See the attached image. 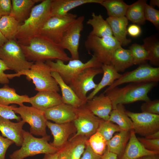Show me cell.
I'll list each match as a JSON object with an SVG mask.
<instances>
[{
    "instance_id": "14",
    "label": "cell",
    "mask_w": 159,
    "mask_h": 159,
    "mask_svg": "<svg viewBox=\"0 0 159 159\" xmlns=\"http://www.w3.org/2000/svg\"><path fill=\"white\" fill-rule=\"evenodd\" d=\"M132 122L135 133L145 137L159 131V115L145 112L136 113L126 110Z\"/></svg>"
},
{
    "instance_id": "24",
    "label": "cell",
    "mask_w": 159,
    "mask_h": 159,
    "mask_svg": "<svg viewBox=\"0 0 159 159\" xmlns=\"http://www.w3.org/2000/svg\"><path fill=\"white\" fill-rule=\"evenodd\" d=\"M111 29L113 36L121 44L126 46L131 42L127 38L128 20L125 16L120 17H108L106 20Z\"/></svg>"
},
{
    "instance_id": "49",
    "label": "cell",
    "mask_w": 159,
    "mask_h": 159,
    "mask_svg": "<svg viewBox=\"0 0 159 159\" xmlns=\"http://www.w3.org/2000/svg\"><path fill=\"white\" fill-rule=\"evenodd\" d=\"M117 155L113 153L110 152L107 150L105 153L99 159H117Z\"/></svg>"
},
{
    "instance_id": "3",
    "label": "cell",
    "mask_w": 159,
    "mask_h": 159,
    "mask_svg": "<svg viewBox=\"0 0 159 159\" xmlns=\"http://www.w3.org/2000/svg\"><path fill=\"white\" fill-rule=\"evenodd\" d=\"M157 82L130 83L123 87H115L105 90L104 93L110 98L112 109L119 104H127L139 101L150 100L148 94Z\"/></svg>"
},
{
    "instance_id": "28",
    "label": "cell",
    "mask_w": 159,
    "mask_h": 159,
    "mask_svg": "<svg viewBox=\"0 0 159 159\" xmlns=\"http://www.w3.org/2000/svg\"><path fill=\"white\" fill-rule=\"evenodd\" d=\"M41 0H12V8L10 16L19 23L28 17L29 13L35 3Z\"/></svg>"
},
{
    "instance_id": "5",
    "label": "cell",
    "mask_w": 159,
    "mask_h": 159,
    "mask_svg": "<svg viewBox=\"0 0 159 159\" xmlns=\"http://www.w3.org/2000/svg\"><path fill=\"white\" fill-rule=\"evenodd\" d=\"M23 137L21 148L10 155V159H24L39 154L55 153L59 150L48 143L50 136L48 135L42 138H37L30 132L23 130Z\"/></svg>"
},
{
    "instance_id": "44",
    "label": "cell",
    "mask_w": 159,
    "mask_h": 159,
    "mask_svg": "<svg viewBox=\"0 0 159 159\" xmlns=\"http://www.w3.org/2000/svg\"><path fill=\"white\" fill-rule=\"evenodd\" d=\"M14 143L12 141L0 135V159H5L7 149Z\"/></svg>"
},
{
    "instance_id": "9",
    "label": "cell",
    "mask_w": 159,
    "mask_h": 159,
    "mask_svg": "<svg viewBox=\"0 0 159 159\" xmlns=\"http://www.w3.org/2000/svg\"><path fill=\"white\" fill-rule=\"evenodd\" d=\"M159 81V67H153L145 63L139 65L136 69L122 74L105 90L111 89L126 83L158 82Z\"/></svg>"
},
{
    "instance_id": "39",
    "label": "cell",
    "mask_w": 159,
    "mask_h": 159,
    "mask_svg": "<svg viewBox=\"0 0 159 159\" xmlns=\"http://www.w3.org/2000/svg\"><path fill=\"white\" fill-rule=\"evenodd\" d=\"M122 130L117 124L109 120H103L100 122L97 132L101 134L108 141L113 137L114 133Z\"/></svg>"
},
{
    "instance_id": "10",
    "label": "cell",
    "mask_w": 159,
    "mask_h": 159,
    "mask_svg": "<svg viewBox=\"0 0 159 159\" xmlns=\"http://www.w3.org/2000/svg\"><path fill=\"white\" fill-rule=\"evenodd\" d=\"M77 15L66 14L50 16L41 29L40 34L59 44L65 31L77 18Z\"/></svg>"
},
{
    "instance_id": "12",
    "label": "cell",
    "mask_w": 159,
    "mask_h": 159,
    "mask_svg": "<svg viewBox=\"0 0 159 159\" xmlns=\"http://www.w3.org/2000/svg\"><path fill=\"white\" fill-rule=\"evenodd\" d=\"M103 73L100 67H90L83 70L68 85L77 96L84 102L87 101V94L97 86L94 79L97 75Z\"/></svg>"
},
{
    "instance_id": "31",
    "label": "cell",
    "mask_w": 159,
    "mask_h": 159,
    "mask_svg": "<svg viewBox=\"0 0 159 159\" xmlns=\"http://www.w3.org/2000/svg\"><path fill=\"white\" fill-rule=\"evenodd\" d=\"M29 97L27 95H20L17 94L14 88L10 87L7 84L4 85L0 88V104L8 106L11 104L22 105L24 102H29Z\"/></svg>"
},
{
    "instance_id": "35",
    "label": "cell",
    "mask_w": 159,
    "mask_h": 159,
    "mask_svg": "<svg viewBox=\"0 0 159 159\" xmlns=\"http://www.w3.org/2000/svg\"><path fill=\"white\" fill-rule=\"evenodd\" d=\"M100 5L106 9L108 17H112L125 16L129 5L122 0H103Z\"/></svg>"
},
{
    "instance_id": "47",
    "label": "cell",
    "mask_w": 159,
    "mask_h": 159,
    "mask_svg": "<svg viewBox=\"0 0 159 159\" xmlns=\"http://www.w3.org/2000/svg\"><path fill=\"white\" fill-rule=\"evenodd\" d=\"M9 70L4 63L0 59V84H7L9 82L7 74H5L4 72Z\"/></svg>"
},
{
    "instance_id": "33",
    "label": "cell",
    "mask_w": 159,
    "mask_h": 159,
    "mask_svg": "<svg viewBox=\"0 0 159 159\" xmlns=\"http://www.w3.org/2000/svg\"><path fill=\"white\" fill-rule=\"evenodd\" d=\"M146 2L145 0H139L129 5L125 16L127 19L134 24H143L146 21L145 8Z\"/></svg>"
},
{
    "instance_id": "17",
    "label": "cell",
    "mask_w": 159,
    "mask_h": 159,
    "mask_svg": "<svg viewBox=\"0 0 159 159\" xmlns=\"http://www.w3.org/2000/svg\"><path fill=\"white\" fill-rule=\"evenodd\" d=\"M44 111L47 120L57 123L73 122L76 116V108L63 102Z\"/></svg>"
},
{
    "instance_id": "46",
    "label": "cell",
    "mask_w": 159,
    "mask_h": 159,
    "mask_svg": "<svg viewBox=\"0 0 159 159\" xmlns=\"http://www.w3.org/2000/svg\"><path fill=\"white\" fill-rule=\"evenodd\" d=\"M87 140L85 150L80 159H99L101 156L95 154L93 151L88 143Z\"/></svg>"
},
{
    "instance_id": "6",
    "label": "cell",
    "mask_w": 159,
    "mask_h": 159,
    "mask_svg": "<svg viewBox=\"0 0 159 159\" xmlns=\"http://www.w3.org/2000/svg\"><path fill=\"white\" fill-rule=\"evenodd\" d=\"M54 62L48 60L45 62L52 71L57 72L64 81L69 85L73 79L85 69L90 67H100L102 64L93 55L86 62L84 63L79 59H71L67 64L60 59Z\"/></svg>"
},
{
    "instance_id": "4",
    "label": "cell",
    "mask_w": 159,
    "mask_h": 159,
    "mask_svg": "<svg viewBox=\"0 0 159 159\" xmlns=\"http://www.w3.org/2000/svg\"><path fill=\"white\" fill-rule=\"evenodd\" d=\"M50 67L45 62H34L30 69L13 74H7L9 79L21 75L26 76L27 80H32L35 88L38 91H50L58 92L60 89L58 83L52 76Z\"/></svg>"
},
{
    "instance_id": "40",
    "label": "cell",
    "mask_w": 159,
    "mask_h": 159,
    "mask_svg": "<svg viewBox=\"0 0 159 159\" xmlns=\"http://www.w3.org/2000/svg\"><path fill=\"white\" fill-rule=\"evenodd\" d=\"M145 20L150 21L157 29H159V10L146 3L145 8Z\"/></svg>"
},
{
    "instance_id": "13",
    "label": "cell",
    "mask_w": 159,
    "mask_h": 159,
    "mask_svg": "<svg viewBox=\"0 0 159 159\" xmlns=\"http://www.w3.org/2000/svg\"><path fill=\"white\" fill-rule=\"evenodd\" d=\"M85 104L76 108V117L73 122L77 132L72 138L82 135L88 139L97 132L102 120L90 111Z\"/></svg>"
},
{
    "instance_id": "8",
    "label": "cell",
    "mask_w": 159,
    "mask_h": 159,
    "mask_svg": "<svg viewBox=\"0 0 159 159\" xmlns=\"http://www.w3.org/2000/svg\"><path fill=\"white\" fill-rule=\"evenodd\" d=\"M0 59L9 70L16 73L30 69L34 63L27 60L19 44L15 39L8 40L0 47Z\"/></svg>"
},
{
    "instance_id": "38",
    "label": "cell",
    "mask_w": 159,
    "mask_h": 159,
    "mask_svg": "<svg viewBox=\"0 0 159 159\" xmlns=\"http://www.w3.org/2000/svg\"><path fill=\"white\" fill-rule=\"evenodd\" d=\"M129 49L132 55L133 64L140 65L148 60V53L143 45L133 44L130 47Z\"/></svg>"
},
{
    "instance_id": "18",
    "label": "cell",
    "mask_w": 159,
    "mask_h": 159,
    "mask_svg": "<svg viewBox=\"0 0 159 159\" xmlns=\"http://www.w3.org/2000/svg\"><path fill=\"white\" fill-rule=\"evenodd\" d=\"M85 105L94 115L103 120H109L112 107L110 98L105 94L95 95L87 100Z\"/></svg>"
},
{
    "instance_id": "42",
    "label": "cell",
    "mask_w": 159,
    "mask_h": 159,
    "mask_svg": "<svg viewBox=\"0 0 159 159\" xmlns=\"http://www.w3.org/2000/svg\"><path fill=\"white\" fill-rule=\"evenodd\" d=\"M16 106L15 105L6 106L0 104V116L9 120L15 119L18 122L21 120L20 117L17 116L13 110Z\"/></svg>"
},
{
    "instance_id": "16",
    "label": "cell",
    "mask_w": 159,
    "mask_h": 159,
    "mask_svg": "<svg viewBox=\"0 0 159 159\" xmlns=\"http://www.w3.org/2000/svg\"><path fill=\"white\" fill-rule=\"evenodd\" d=\"M46 125L53 137V142L50 143L59 149L66 144L70 135L74 134L77 132L73 122L59 124L52 123L47 120Z\"/></svg>"
},
{
    "instance_id": "55",
    "label": "cell",
    "mask_w": 159,
    "mask_h": 159,
    "mask_svg": "<svg viewBox=\"0 0 159 159\" xmlns=\"http://www.w3.org/2000/svg\"><path fill=\"white\" fill-rule=\"evenodd\" d=\"M1 16L0 15V18H1Z\"/></svg>"
},
{
    "instance_id": "20",
    "label": "cell",
    "mask_w": 159,
    "mask_h": 159,
    "mask_svg": "<svg viewBox=\"0 0 159 159\" xmlns=\"http://www.w3.org/2000/svg\"><path fill=\"white\" fill-rule=\"evenodd\" d=\"M0 116V131L2 136L13 141L18 146L23 142V127L25 122L22 120L17 122Z\"/></svg>"
},
{
    "instance_id": "45",
    "label": "cell",
    "mask_w": 159,
    "mask_h": 159,
    "mask_svg": "<svg viewBox=\"0 0 159 159\" xmlns=\"http://www.w3.org/2000/svg\"><path fill=\"white\" fill-rule=\"evenodd\" d=\"M11 0H0V15L1 16L10 15L11 10Z\"/></svg>"
},
{
    "instance_id": "54",
    "label": "cell",
    "mask_w": 159,
    "mask_h": 159,
    "mask_svg": "<svg viewBox=\"0 0 159 159\" xmlns=\"http://www.w3.org/2000/svg\"><path fill=\"white\" fill-rule=\"evenodd\" d=\"M150 6L153 7L155 6L159 7V0H151L150 1Z\"/></svg>"
},
{
    "instance_id": "51",
    "label": "cell",
    "mask_w": 159,
    "mask_h": 159,
    "mask_svg": "<svg viewBox=\"0 0 159 159\" xmlns=\"http://www.w3.org/2000/svg\"><path fill=\"white\" fill-rule=\"evenodd\" d=\"M145 138L150 139H159V131L150 134Z\"/></svg>"
},
{
    "instance_id": "36",
    "label": "cell",
    "mask_w": 159,
    "mask_h": 159,
    "mask_svg": "<svg viewBox=\"0 0 159 159\" xmlns=\"http://www.w3.org/2000/svg\"><path fill=\"white\" fill-rule=\"evenodd\" d=\"M143 45L147 50L150 63L155 66H159V41L154 37L143 39Z\"/></svg>"
},
{
    "instance_id": "15",
    "label": "cell",
    "mask_w": 159,
    "mask_h": 159,
    "mask_svg": "<svg viewBox=\"0 0 159 159\" xmlns=\"http://www.w3.org/2000/svg\"><path fill=\"white\" fill-rule=\"evenodd\" d=\"M85 19L84 16L77 18L64 32L59 44L64 49L69 52L71 59L79 58L78 48Z\"/></svg>"
},
{
    "instance_id": "19",
    "label": "cell",
    "mask_w": 159,
    "mask_h": 159,
    "mask_svg": "<svg viewBox=\"0 0 159 159\" xmlns=\"http://www.w3.org/2000/svg\"><path fill=\"white\" fill-rule=\"evenodd\" d=\"M88 138L83 136L71 137L59 150V159H80L85 148Z\"/></svg>"
},
{
    "instance_id": "23",
    "label": "cell",
    "mask_w": 159,
    "mask_h": 159,
    "mask_svg": "<svg viewBox=\"0 0 159 159\" xmlns=\"http://www.w3.org/2000/svg\"><path fill=\"white\" fill-rule=\"evenodd\" d=\"M103 0H52L50 16L67 14L72 9L89 3L100 4Z\"/></svg>"
},
{
    "instance_id": "2",
    "label": "cell",
    "mask_w": 159,
    "mask_h": 159,
    "mask_svg": "<svg viewBox=\"0 0 159 159\" xmlns=\"http://www.w3.org/2000/svg\"><path fill=\"white\" fill-rule=\"evenodd\" d=\"M51 1L43 0L33 7L28 17L19 26L15 38L19 44H25L39 34L44 25L50 17Z\"/></svg>"
},
{
    "instance_id": "43",
    "label": "cell",
    "mask_w": 159,
    "mask_h": 159,
    "mask_svg": "<svg viewBox=\"0 0 159 159\" xmlns=\"http://www.w3.org/2000/svg\"><path fill=\"white\" fill-rule=\"evenodd\" d=\"M138 140L146 149L159 152V139H150L145 137H138Z\"/></svg>"
},
{
    "instance_id": "11",
    "label": "cell",
    "mask_w": 159,
    "mask_h": 159,
    "mask_svg": "<svg viewBox=\"0 0 159 159\" xmlns=\"http://www.w3.org/2000/svg\"><path fill=\"white\" fill-rule=\"evenodd\" d=\"M13 111L15 113L19 115L21 119L29 125L31 134L42 137L48 135L46 130L47 120L44 111L24 105L16 107Z\"/></svg>"
},
{
    "instance_id": "25",
    "label": "cell",
    "mask_w": 159,
    "mask_h": 159,
    "mask_svg": "<svg viewBox=\"0 0 159 159\" xmlns=\"http://www.w3.org/2000/svg\"><path fill=\"white\" fill-rule=\"evenodd\" d=\"M51 74L60 88L63 103L72 106L76 108L85 103L77 96L72 89L64 81L57 72L52 71Z\"/></svg>"
},
{
    "instance_id": "7",
    "label": "cell",
    "mask_w": 159,
    "mask_h": 159,
    "mask_svg": "<svg viewBox=\"0 0 159 159\" xmlns=\"http://www.w3.org/2000/svg\"><path fill=\"white\" fill-rule=\"evenodd\" d=\"M85 46L89 52L102 64H110V60L114 51L121 46L113 36L100 37L89 35L85 42Z\"/></svg>"
},
{
    "instance_id": "22",
    "label": "cell",
    "mask_w": 159,
    "mask_h": 159,
    "mask_svg": "<svg viewBox=\"0 0 159 159\" xmlns=\"http://www.w3.org/2000/svg\"><path fill=\"white\" fill-rule=\"evenodd\" d=\"M159 154V152L145 149L140 142L133 130H130V139L124 150L118 159H138L150 155Z\"/></svg>"
},
{
    "instance_id": "50",
    "label": "cell",
    "mask_w": 159,
    "mask_h": 159,
    "mask_svg": "<svg viewBox=\"0 0 159 159\" xmlns=\"http://www.w3.org/2000/svg\"><path fill=\"white\" fill-rule=\"evenodd\" d=\"M59 150L55 153L45 154L42 159H59Z\"/></svg>"
},
{
    "instance_id": "34",
    "label": "cell",
    "mask_w": 159,
    "mask_h": 159,
    "mask_svg": "<svg viewBox=\"0 0 159 159\" xmlns=\"http://www.w3.org/2000/svg\"><path fill=\"white\" fill-rule=\"evenodd\" d=\"M20 25L10 15L1 16L0 18V30L8 40H15Z\"/></svg>"
},
{
    "instance_id": "30",
    "label": "cell",
    "mask_w": 159,
    "mask_h": 159,
    "mask_svg": "<svg viewBox=\"0 0 159 159\" xmlns=\"http://www.w3.org/2000/svg\"><path fill=\"white\" fill-rule=\"evenodd\" d=\"M130 130L118 132L107 141V150L120 157L123 153L130 139Z\"/></svg>"
},
{
    "instance_id": "52",
    "label": "cell",
    "mask_w": 159,
    "mask_h": 159,
    "mask_svg": "<svg viewBox=\"0 0 159 159\" xmlns=\"http://www.w3.org/2000/svg\"><path fill=\"white\" fill-rule=\"evenodd\" d=\"M8 40L4 36L0 30V47Z\"/></svg>"
},
{
    "instance_id": "26",
    "label": "cell",
    "mask_w": 159,
    "mask_h": 159,
    "mask_svg": "<svg viewBox=\"0 0 159 159\" xmlns=\"http://www.w3.org/2000/svg\"><path fill=\"white\" fill-rule=\"evenodd\" d=\"M110 64L118 72H123L134 65L129 49H124L121 46L117 48L112 55Z\"/></svg>"
},
{
    "instance_id": "37",
    "label": "cell",
    "mask_w": 159,
    "mask_h": 159,
    "mask_svg": "<svg viewBox=\"0 0 159 159\" xmlns=\"http://www.w3.org/2000/svg\"><path fill=\"white\" fill-rule=\"evenodd\" d=\"M88 143L93 151L100 156L102 155L107 148V141L100 133L96 132L87 140Z\"/></svg>"
},
{
    "instance_id": "27",
    "label": "cell",
    "mask_w": 159,
    "mask_h": 159,
    "mask_svg": "<svg viewBox=\"0 0 159 159\" xmlns=\"http://www.w3.org/2000/svg\"><path fill=\"white\" fill-rule=\"evenodd\" d=\"M101 68L103 75L100 82L97 87L87 97V100L92 98L102 89L107 86H111L116 80L122 76L111 64H102Z\"/></svg>"
},
{
    "instance_id": "1",
    "label": "cell",
    "mask_w": 159,
    "mask_h": 159,
    "mask_svg": "<svg viewBox=\"0 0 159 159\" xmlns=\"http://www.w3.org/2000/svg\"><path fill=\"white\" fill-rule=\"evenodd\" d=\"M19 44L26 58L30 62L60 59L64 62L71 59L59 44L40 34L25 44Z\"/></svg>"
},
{
    "instance_id": "21",
    "label": "cell",
    "mask_w": 159,
    "mask_h": 159,
    "mask_svg": "<svg viewBox=\"0 0 159 159\" xmlns=\"http://www.w3.org/2000/svg\"><path fill=\"white\" fill-rule=\"evenodd\" d=\"M62 102V97L58 92L41 91L29 98V103L33 107L45 111Z\"/></svg>"
},
{
    "instance_id": "29",
    "label": "cell",
    "mask_w": 159,
    "mask_h": 159,
    "mask_svg": "<svg viewBox=\"0 0 159 159\" xmlns=\"http://www.w3.org/2000/svg\"><path fill=\"white\" fill-rule=\"evenodd\" d=\"M92 16V18L87 22V24L91 26L93 28L89 35L100 37L113 36L109 24L101 14L97 15L93 12Z\"/></svg>"
},
{
    "instance_id": "32",
    "label": "cell",
    "mask_w": 159,
    "mask_h": 159,
    "mask_svg": "<svg viewBox=\"0 0 159 159\" xmlns=\"http://www.w3.org/2000/svg\"><path fill=\"white\" fill-rule=\"evenodd\" d=\"M126 111L123 105H117L110 112L109 120L116 123L122 130H131L132 127V121Z\"/></svg>"
},
{
    "instance_id": "53",
    "label": "cell",
    "mask_w": 159,
    "mask_h": 159,
    "mask_svg": "<svg viewBox=\"0 0 159 159\" xmlns=\"http://www.w3.org/2000/svg\"><path fill=\"white\" fill-rule=\"evenodd\" d=\"M138 159H159V154L145 156Z\"/></svg>"
},
{
    "instance_id": "41",
    "label": "cell",
    "mask_w": 159,
    "mask_h": 159,
    "mask_svg": "<svg viewBox=\"0 0 159 159\" xmlns=\"http://www.w3.org/2000/svg\"><path fill=\"white\" fill-rule=\"evenodd\" d=\"M140 109L142 112L159 115V100H150L145 102L141 105Z\"/></svg>"
},
{
    "instance_id": "48",
    "label": "cell",
    "mask_w": 159,
    "mask_h": 159,
    "mask_svg": "<svg viewBox=\"0 0 159 159\" xmlns=\"http://www.w3.org/2000/svg\"><path fill=\"white\" fill-rule=\"evenodd\" d=\"M127 33L132 37L139 36L141 33L140 27L138 25L132 24L130 25L127 28Z\"/></svg>"
}]
</instances>
